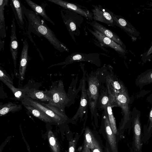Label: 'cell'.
I'll list each match as a JSON object with an SVG mask.
<instances>
[{
    "label": "cell",
    "mask_w": 152,
    "mask_h": 152,
    "mask_svg": "<svg viewBox=\"0 0 152 152\" xmlns=\"http://www.w3.org/2000/svg\"><path fill=\"white\" fill-rule=\"evenodd\" d=\"M105 129L108 141L112 152H118L115 134L113 132L108 119L107 108L104 109V117Z\"/></svg>",
    "instance_id": "cell-12"
},
{
    "label": "cell",
    "mask_w": 152,
    "mask_h": 152,
    "mask_svg": "<svg viewBox=\"0 0 152 152\" xmlns=\"http://www.w3.org/2000/svg\"><path fill=\"white\" fill-rule=\"evenodd\" d=\"M21 102L23 104L31 106L40 110L58 124H62L65 121L41 103L29 98L25 97Z\"/></svg>",
    "instance_id": "cell-7"
},
{
    "label": "cell",
    "mask_w": 152,
    "mask_h": 152,
    "mask_svg": "<svg viewBox=\"0 0 152 152\" xmlns=\"http://www.w3.org/2000/svg\"><path fill=\"white\" fill-rule=\"evenodd\" d=\"M61 13L63 22L72 37L74 33L77 36L78 34H79L76 22L71 17V11L64 9L61 10Z\"/></svg>",
    "instance_id": "cell-15"
},
{
    "label": "cell",
    "mask_w": 152,
    "mask_h": 152,
    "mask_svg": "<svg viewBox=\"0 0 152 152\" xmlns=\"http://www.w3.org/2000/svg\"><path fill=\"white\" fill-rule=\"evenodd\" d=\"M61 6L64 9L71 11L85 18L92 20L93 14L88 10L82 9L78 5L62 0H47Z\"/></svg>",
    "instance_id": "cell-9"
},
{
    "label": "cell",
    "mask_w": 152,
    "mask_h": 152,
    "mask_svg": "<svg viewBox=\"0 0 152 152\" xmlns=\"http://www.w3.org/2000/svg\"><path fill=\"white\" fill-rule=\"evenodd\" d=\"M110 14L116 23V26L119 27L131 37H138L140 33L135 28L123 17L116 15L110 11Z\"/></svg>",
    "instance_id": "cell-10"
},
{
    "label": "cell",
    "mask_w": 152,
    "mask_h": 152,
    "mask_svg": "<svg viewBox=\"0 0 152 152\" xmlns=\"http://www.w3.org/2000/svg\"><path fill=\"white\" fill-rule=\"evenodd\" d=\"M140 116V111L136 107H134L131 111V122L134 132L133 145L134 152H142Z\"/></svg>",
    "instance_id": "cell-3"
},
{
    "label": "cell",
    "mask_w": 152,
    "mask_h": 152,
    "mask_svg": "<svg viewBox=\"0 0 152 152\" xmlns=\"http://www.w3.org/2000/svg\"><path fill=\"white\" fill-rule=\"evenodd\" d=\"M43 105L52 110L54 113L65 120H66L67 117L64 112L58 108L53 106L43 103H41Z\"/></svg>",
    "instance_id": "cell-29"
},
{
    "label": "cell",
    "mask_w": 152,
    "mask_h": 152,
    "mask_svg": "<svg viewBox=\"0 0 152 152\" xmlns=\"http://www.w3.org/2000/svg\"><path fill=\"white\" fill-rule=\"evenodd\" d=\"M8 0H0V36L1 38H5L6 36L4 9L8 3Z\"/></svg>",
    "instance_id": "cell-24"
},
{
    "label": "cell",
    "mask_w": 152,
    "mask_h": 152,
    "mask_svg": "<svg viewBox=\"0 0 152 152\" xmlns=\"http://www.w3.org/2000/svg\"><path fill=\"white\" fill-rule=\"evenodd\" d=\"M22 108L21 104L9 102L0 105V115L2 116L10 112L13 113L20 111Z\"/></svg>",
    "instance_id": "cell-23"
},
{
    "label": "cell",
    "mask_w": 152,
    "mask_h": 152,
    "mask_svg": "<svg viewBox=\"0 0 152 152\" xmlns=\"http://www.w3.org/2000/svg\"><path fill=\"white\" fill-rule=\"evenodd\" d=\"M0 80L1 81L4 80L13 84L12 79L2 68H0Z\"/></svg>",
    "instance_id": "cell-30"
},
{
    "label": "cell",
    "mask_w": 152,
    "mask_h": 152,
    "mask_svg": "<svg viewBox=\"0 0 152 152\" xmlns=\"http://www.w3.org/2000/svg\"><path fill=\"white\" fill-rule=\"evenodd\" d=\"M98 55V54H97ZM96 54H86L78 53H73L68 56L61 64H68L75 62L87 61L94 62V59L96 58Z\"/></svg>",
    "instance_id": "cell-17"
},
{
    "label": "cell",
    "mask_w": 152,
    "mask_h": 152,
    "mask_svg": "<svg viewBox=\"0 0 152 152\" xmlns=\"http://www.w3.org/2000/svg\"><path fill=\"white\" fill-rule=\"evenodd\" d=\"M106 152H110L108 149L107 148H106Z\"/></svg>",
    "instance_id": "cell-37"
},
{
    "label": "cell",
    "mask_w": 152,
    "mask_h": 152,
    "mask_svg": "<svg viewBox=\"0 0 152 152\" xmlns=\"http://www.w3.org/2000/svg\"><path fill=\"white\" fill-rule=\"evenodd\" d=\"M93 30L88 28L89 31L102 44L113 49L118 53L123 55H125L126 50L114 41L107 37L95 28H93Z\"/></svg>",
    "instance_id": "cell-8"
},
{
    "label": "cell",
    "mask_w": 152,
    "mask_h": 152,
    "mask_svg": "<svg viewBox=\"0 0 152 152\" xmlns=\"http://www.w3.org/2000/svg\"><path fill=\"white\" fill-rule=\"evenodd\" d=\"M90 150L91 152H103L99 143L95 138L94 140V147Z\"/></svg>",
    "instance_id": "cell-35"
},
{
    "label": "cell",
    "mask_w": 152,
    "mask_h": 152,
    "mask_svg": "<svg viewBox=\"0 0 152 152\" xmlns=\"http://www.w3.org/2000/svg\"><path fill=\"white\" fill-rule=\"evenodd\" d=\"M28 43L25 40L23 43L20 61L19 74L21 80H23L24 78L25 73L28 61Z\"/></svg>",
    "instance_id": "cell-18"
},
{
    "label": "cell",
    "mask_w": 152,
    "mask_h": 152,
    "mask_svg": "<svg viewBox=\"0 0 152 152\" xmlns=\"http://www.w3.org/2000/svg\"><path fill=\"white\" fill-rule=\"evenodd\" d=\"M24 107L31 114L46 123L54 122L53 120L43 112L32 106L23 104Z\"/></svg>",
    "instance_id": "cell-22"
},
{
    "label": "cell",
    "mask_w": 152,
    "mask_h": 152,
    "mask_svg": "<svg viewBox=\"0 0 152 152\" xmlns=\"http://www.w3.org/2000/svg\"><path fill=\"white\" fill-rule=\"evenodd\" d=\"M151 1H152V0ZM149 6H150V7H152V3L151 4H150L149 5Z\"/></svg>",
    "instance_id": "cell-38"
},
{
    "label": "cell",
    "mask_w": 152,
    "mask_h": 152,
    "mask_svg": "<svg viewBox=\"0 0 152 152\" xmlns=\"http://www.w3.org/2000/svg\"><path fill=\"white\" fill-rule=\"evenodd\" d=\"M25 1L36 14L41 16L44 19L50 22L53 25H55L53 22L47 15L45 10L43 6L38 4L30 0H25Z\"/></svg>",
    "instance_id": "cell-21"
},
{
    "label": "cell",
    "mask_w": 152,
    "mask_h": 152,
    "mask_svg": "<svg viewBox=\"0 0 152 152\" xmlns=\"http://www.w3.org/2000/svg\"><path fill=\"white\" fill-rule=\"evenodd\" d=\"M152 83V68L148 69L139 75L135 81L136 86L141 89L146 85Z\"/></svg>",
    "instance_id": "cell-20"
},
{
    "label": "cell",
    "mask_w": 152,
    "mask_h": 152,
    "mask_svg": "<svg viewBox=\"0 0 152 152\" xmlns=\"http://www.w3.org/2000/svg\"><path fill=\"white\" fill-rule=\"evenodd\" d=\"M18 46V43L16 33V26L15 23V19L13 18L11 25V33L10 48L13 61L14 67L15 69L16 67Z\"/></svg>",
    "instance_id": "cell-14"
},
{
    "label": "cell",
    "mask_w": 152,
    "mask_h": 152,
    "mask_svg": "<svg viewBox=\"0 0 152 152\" xmlns=\"http://www.w3.org/2000/svg\"><path fill=\"white\" fill-rule=\"evenodd\" d=\"M95 137L90 129L87 127L84 134V146L91 149L94 147V140Z\"/></svg>",
    "instance_id": "cell-26"
},
{
    "label": "cell",
    "mask_w": 152,
    "mask_h": 152,
    "mask_svg": "<svg viewBox=\"0 0 152 152\" xmlns=\"http://www.w3.org/2000/svg\"><path fill=\"white\" fill-rule=\"evenodd\" d=\"M49 143L53 152H60L59 145L52 132L49 130L48 134Z\"/></svg>",
    "instance_id": "cell-27"
},
{
    "label": "cell",
    "mask_w": 152,
    "mask_h": 152,
    "mask_svg": "<svg viewBox=\"0 0 152 152\" xmlns=\"http://www.w3.org/2000/svg\"><path fill=\"white\" fill-rule=\"evenodd\" d=\"M116 97L118 104L121 108L123 114V121L121 127V129H123L126 125L131 123V112L129 106L130 99L128 91L123 84L121 92Z\"/></svg>",
    "instance_id": "cell-4"
},
{
    "label": "cell",
    "mask_w": 152,
    "mask_h": 152,
    "mask_svg": "<svg viewBox=\"0 0 152 152\" xmlns=\"http://www.w3.org/2000/svg\"><path fill=\"white\" fill-rule=\"evenodd\" d=\"M26 97L43 102H49L52 99L49 91H43L32 88L27 89Z\"/></svg>",
    "instance_id": "cell-19"
},
{
    "label": "cell",
    "mask_w": 152,
    "mask_h": 152,
    "mask_svg": "<svg viewBox=\"0 0 152 152\" xmlns=\"http://www.w3.org/2000/svg\"><path fill=\"white\" fill-rule=\"evenodd\" d=\"M13 94L16 99L22 102L26 96L27 88L20 89L15 87L12 84L5 80L1 81Z\"/></svg>",
    "instance_id": "cell-25"
},
{
    "label": "cell",
    "mask_w": 152,
    "mask_h": 152,
    "mask_svg": "<svg viewBox=\"0 0 152 152\" xmlns=\"http://www.w3.org/2000/svg\"><path fill=\"white\" fill-rule=\"evenodd\" d=\"M82 84L81 96L80 105L76 114L72 118L73 120H76L79 118H82L87 108L88 97L86 88V84L84 79L82 81Z\"/></svg>",
    "instance_id": "cell-13"
},
{
    "label": "cell",
    "mask_w": 152,
    "mask_h": 152,
    "mask_svg": "<svg viewBox=\"0 0 152 152\" xmlns=\"http://www.w3.org/2000/svg\"><path fill=\"white\" fill-rule=\"evenodd\" d=\"M77 143L76 138L72 139L69 140L68 152H75Z\"/></svg>",
    "instance_id": "cell-33"
},
{
    "label": "cell",
    "mask_w": 152,
    "mask_h": 152,
    "mask_svg": "<svg viewBox=\"0 0 152 152\" xmlns=\"http://www.w3.org/2000/svg\"><path fill=\"white\" fill-rule=\"evenodd\" d=\"M88 88L87 91L90 111L94 114L99 96V83L97 77L90 76L88 80Z\"/></svg>",
    "instance_id": "cell-5"
},
{
    "label": "cell",
    "mask_w": 152,
    "mask_h": 152,
    "mask_svg": "<svg viewBox=\"0 0 152 152\" xmlns=\"http://www.w3.org/2000/svg\"><path fill=\"white\" fill-rule=\"evenodd\" d=\"M107 110L108 119L111 127L113 133L115 134L117 133V130L116 127L115 120L112 112V107L110 101L107 106Z\"/></svg>",
    "instance_id": "cell-28"
},
{
    "label": "cell",
    "mask_w": 152,
    "mask_h": 152,
    "mask_svg": "<svg viewBox=\"0 0 152 152\" xmlns=\"http://www.w3.org/2000/svg\"><path fill=\"white\" fill-rule=\"evenodd\" d=\"M49 91L52 99L48 104L56 107L64 112L65 107L69 99L64 91L62 82H59L57 86Z\"/></svg>",
    "instance_id": "cell-2"
},
{
    "label": "cell",
    "mask_w": 152,
    "mask_h": 152,
    "mask_svg": "<svg viewBox=\"0 0 152 152\" xmlns=\"http://www.w3.org/2000/svg\"><path fill=\"white\" fill-rule=\"evenodd\" d=\"M90 24L93 28L114 41L126 50L125 45L116 33L94 20L90 23Z\"/></svg>",
    "instance_id": "cell-11"
},
{
    "label": "cell",
    "mask_w": 152,
    "mask_h": 152,
    "mask_svg": "<svg viewBox=\"0 0 152 152\" xmlns=\"http://www.w3.org/2000/svg\"><path fill=\"white\" fill-rule=\"evenodd\" d=\"M149 124L145 134L147 137V139L149 137L152 132V105L150 112L149 115Z\"/></svg>",
    "instance_id": "cell-32"
},
{
    "label": "cell",
    "mask_w": 152,
    "mask_h": 152,
    "mask_svg": "<svg viewBox=\"0 0 152 152\" xmlns=\"http://www.w3.org/2000/svg\"><path fill=\"white\" fill-rule=\"evenodd\" d=\"M99 101L101 108L104 109L107 108V105L110 101L109 98L106 93L102 94L100 96Z\"/></svg>",
    "instance_id": "cell-31"
},
{
    "label": "cell",
    "mask_w": 152,
    "mask_h": 152,
    "mask_svg": "<svg viewBox=\"0 0 152 152\" xmlns=\"http://www.w3.org/2000/svg\"><path fill=\"white\" fill-rule=\"evenodd\" d=\"M152 53V45L144 53L142 56V59L145 62L150 58V56Z\"/></svg>",
    "instance_id": "cell-34"
},
{
    "label": "cell",
    "mask_w": 152,
    "mask_h": 152,
    "mask_svg": "<svg viewBox=\"0 0 152 152\" xmlns=\"http://www.w3.org/2000/svg\"><path fill=\"white\" fill-rule=\"evenodd\" d=\"M91 10L93 14V18L95 21L100 22L109 26H113L116 23L113 19L108 10L104 8L100 5H93Z\"/></svg>",
    "instance_id": "cell-6"
},
{
    "label": "cell",
    "mask_w": 152,
    "mask_h": 152,
    "mask_svg": "<svg viewBox=\"0 0 152 152\" xmlns=\"http://www.w3.org/2000/svg\"><path fill=\"white\" fill-rule=\"evenodd\" d=\"M22 7L23 13L28 20V31L39 37H44L55 49L60 52H69V49L57 39L54 33L47 26L43 19L22 4Z\"/></svg>",
    "instance_id": "cell-1"
},
{
    "label": "cell",
    "mask_w": 152,
    "mask_h": 152,
    "mask_svg": "<svg viewBox=\"0 0 152 152\" xmlns=\"http://www.w3.org/2000/svg\"><path fill=\"white\" fill-rule=\"evenodd\" d=\"M82 152H91L90 149L84 146Z\"/></svg>",
    "instance_id": "cell-36"
},
{
    "label": "cell",
    "mask_w": 152,
    "mask_h": 152,
    "mask_svg": "<svg viewBox=\"0 0 152 152\" xmlns=\"http://www.w3.org/2000/svg\"><path fill=\"white\" fill-rule=\"evenodd\" d=\"M10 3L19 26L21 29L24 30L25 17L22 7V3L18 0H12L10 1Z\"/></svg>",
    "instance_id": "cell-16"
}]
</instances>
